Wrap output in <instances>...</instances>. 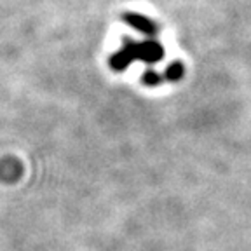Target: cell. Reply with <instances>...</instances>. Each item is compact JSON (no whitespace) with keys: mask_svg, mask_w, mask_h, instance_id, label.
<instances>
[{"mask_svg":"<svg viewBox=\"0 0 251 251\" xmlns=\"http://www.w3.org/2000/svg\"><path fill=\"white\" fill-rule=\"evenodd\" d=\"M131 61H133V58H131V56L127 54L124 49H121V51L115 52V54L110 58V67L114 68L115 72H122Z\"/></svg>","mask_w":251,"mask_h":251,"instance_id":"cell-3","label":"cell"},{"mask_svg":"<svg viewBox=\"0 0 251 251\" xmlns=\"http://www.w3.org/2000/svg\"><path fill=\"white\" fill-rule=\"evenodd\" d=\"M161 82H162V77L157 74V72L147 70L145 74H143V84H145V86H159Z\"/></svg>","mask_w":251,"mask_h":251,"instance_id":"cell-5","label":"cell"},{"mask_svg":"<svg viewBox=\"0 0 251 251\" xmlns=\"http://www.w3.org/2000/svg\"><path fill=\"white\" fill-rule=\"evenodd\" d=\"M122 20L127 25H131L134 30L145 33V35H155L157 33V25L153 21H150L149 18H145V16L138 14V12H126L122 16Z\"/></svg>","mask_w":251,"mask_h":251,"instance_id":"cell-2","label":"cell"},{"mask_svg":"<svg viewBox=\"0 0 251 251\" xmlns=\"http://www.w3.org/2000/svg\"><path fill=\"white\" fill-rule=\"evenodd\" d=\"M162 58H164V49H162V46L157 40L150 39L145 40V42H140L136 59H141V61L145 63H157L161 61Z\"/></svg>","mask_w":251,"mask_h":251,"instance_id":"cell-1","label":"cell"},{"mask_svg":"<svg viewBox=\"0 0 251 251\" xmlns=\"http://www.w3.org/2000/svg\"><path fill=\"white\" fill-rule=\"evenodd\" d=\"M181 77H183V65H181L180 61L171 63V65L166 68V78L171 80V82H176Z\"/></svg>","mask_w":251,"mask_h":251,"instance_id":"cell-4","label":"cell"}]
</instances>
